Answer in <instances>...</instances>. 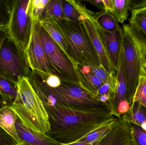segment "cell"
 Here are the masks:
<instances>
[{"instance_id":"cell-1","label":"cell","mask_w":146,"mask_h":145,"mask_svg":"<svg viewBox=\"0 0 146 145\" xmlns=\"http://www.w3.org/2000/svg\"><path fill=\"white\" fill-rule=\"evenodd\" d=\"M44 106L50 125L46 135L61 144L79 140L116 117L108 112L84 111L58 104Z\"/></svg>"},{"instance_id":"cell-2","label":"cell","mask_w":146,"mask_h":145,"mask_svg":"<svg viewBox=\"0 0 146 145\" xmlns=\"http://www.w3.org/2000/svg\"><path fill=\"white\" fill-rule=\"evenodd\" d=\"M27 78L44 106L58 104L84 111L111 112L107 104L99 101L79 84L61 79L59 86L50 87L44 81L40 72L35 70L32 71Z\"/></svg>"},{"instance_id":"cell-3","label":"cell","mask_w":146,"mask_h":145,"mask_svg":"<svg viewBox=\"0 0 146 145\" xmlns=\"http://www.w3.org/2000/svg\"><path fill=\"white\" fill-rule=\"evenodd\" d=\"M18 87L11 108L25 126L36 133L47 134L50 129L48 113L27 77L19 81Z\"/></svg>"},{"instance_id":"cell-4","label":"cell","mask_w":146,"mask_h":145,"mask_svg":"<svg viewBox=\"0 0 146 145\" xmlns=\"http://www.w3.org/2000/svg\"><path fill=\"white\" fill-rule=\"evenodd\" d=\"M62 32L74 65L90 63L100 65L98 55L83 23L54 20Z\"/></svg>"},{"instance_id":"cell-5","label":"cell","mask_w":146,"mask_h":145,"mask_svg":"<svg viewBox=\"0 0 146 145\" xmlns=\"http://www.w3.org/2000/svg\"><path fill=\"white\" fill-rule=\"evenodd\" d=\"M122 47L127 83V100L131 106L138 86L141 70L145 64V49L135 37L129 24H123Z\"/></svg>"},{"instance_id":"cell-6","label":"cell","mask_w":146,"mask_h":145,"mask_svg":"<svg viewBox=\"0 0 146 145\" xmlns=\"http://www.w3.org/2000/svg\"><path fill=\"white\" fill-rule=\"evenodd\" d=\"M26 51L20 47L9 36L0 47V75L18 84L31 72Z\"/></svg>"},{"instance_id":"cell-7","label":"cell","mask_w":146,"mask_h":145,"mask_svg":"<svg viewBox=\"0 0 146 145\" xmlns=\"http://www.w3.org/2000/svg\"><path fill=\"white\" fill-rule=\"evenodd\" d=\"M33 20L53 75L65 81L79 84L77 73L72 60L52 39L39 21Z\"/></svg>"},{"instance_id":"cell-8","label":"cell","mask_w":146,"mask_h":145,"mask_svg":"<svg viewBox=\"0 0 146 145\" xmlns=\"http://www.w3.org/2000/svg\"><path fill=\"white\" fill-rule=\"evenodd\" d=\"M32 0H16L8 27L9 36L26 51L33 27Z\"/></svg>"},{"instance_id":"cell-9","label":"cell","mask_w":146,"mask_h":145,"mask_svg":"<svg viewBox=\"0 0 146 145\" xmlns=\"http://www.w3.org/2000/svg\"><path fill=\"white\" fill-rule=\"evenodd\" d=\"M26 52L32 71L48 75L53 74L33 20L31 37Z\"/></svg>"},{"instance_id":"cell-10","label":"cell","mask_w":146,"mask_h":145,"mask_svg":"<svg viewBox=\"0 0 146 145\" xmlns=\"http://www.w3.org/2000/svg\"><path fill=\"white\" fill-rule=\"evenodd\" d=\"M83 24L98 57L100 65L110 75L116 74L115 69L108 56L104 41L100 34L93 18L86 19L83 21Z\"/></svg>"},{"instance_id":"cell-11","label":"cell","mask_w":146,"mask_h":145,"mask_svg":"<svg viewBox=\"0 0 146 145\" xmlns=\"http://www.w3.org/2000/svg\"><path fill=\"white\" fill-rule=\"evenodd\" d=\"M95 24L104 41L110 60L115 71L117 72L119 67L122 49V28L121 27L115 31L110 32L103 30L96 22Z\"/></svg>"},{"instance_id":"cell-12","label":"cell","mask_w":146,"mask_h":145,"mask_svg":"<svg viewBox=\"0 0 146 145\" xmlns=\"http://www.w3.org/2000/svg\"><path fill=\"white\" fill-rule=\"evenodd\" d=\"M97 145H134L128 122L123 115L117 117L109 133Z\"/></svg>"},{"instance_id":"cell-13","label":"cell","mask_w":146,"mask_h":145,"mask_svg":"<svg viewBox=\"0 0 146 145\" xmlns=\"http://www.w3.org/2000/svg\"><path fill=\"white\" fill-rule=\"evenodd\" d=\"M75 68L80 86L96 98L99 89L104 83L92 71L87 65L77 64Z\"/></svg>"},{"instance_id":"cell-14","label":"cell","mask_w":146,"mask_h":145,"mask_svg":"<svg viewBox=\"0 0 146 145\" xmlns=\"http://www.w3.org/2000/svg\"><path fill=\"white\" fill-rule=\"evenodd\" d=\"M16 131L22 141L31 145H61L46 134L36 133L25 126L19 118L15 123Z\"/></svg>"},{"instance_id":"cell-15","label":"cell","mask_w":146,"mask_h":145,"mask_svg":"<svg viewBox=\"0 0 146 145\" xmlns=\"http://www.w3.org/2000/svg\"><path fill=\"white\" fill-rule=\"evenodd\" d=\"M62 3L64 14L67 20L82 23L86 19L93 18L94 12L87 9L80 1L62 0Z\"/></svg>"},{"instance_id":"cell-16","label":"cell","mask_w":146,"mask_h":145,"mask_svg":"<svg viewBox=\"0 0 146 145\" xmlns=\"http://www.w3.org/2000/svg\"><path fill=\"white\" fill-rule=\"evenodd\" d=\"M127 83L123 63V51L122 49L120 63L116 74V86L113 107L111 110L112 115L117 117V109L121 102L127 100Z\"/></svg>"},{"instance_id":"cell-17","label":"cell","mask_w":146,"mask_h":145,"mask_svg":"<svg viewBox=\"0 0 146 145\" xmlns=\"http://www.w3.org/2000/svg\"><path fill=\"white\" fill-rule=\"evenodd\" d=\"M18 118L16 113L10 106L0 109V127L15 140L17 144H20L22 141L18 136L15 127Z\"/></svg>"},{"instance_id":"cell-18","label":"cell","mask_w":146,"mask_h":145,"mask_svg":"<svg viewBox=\"0 0 146 145\" xmlns=\"http://www.w3.org/2000/svg\"><path fill=\"white\" fill-rule=\"evenodd\" d=\"M39 22L52 39L60 46L61 49L71 60L68 54L67 46L64 36L56 24L54 20H44Z\"/></svg>"},{"instance_id":"cell-19","label":"cell","mask_w":146,"mask_h":145,"mask_svg":"<svg viewBox=\"0 0 146 145\" xmlns=\"http://www.w3.org/2000/svg\"><path fill=\"white\" fill-rule=\"evenodd\" d=\"M129 21L131 30L146 38V7L132 12Z\"/></svg>"},{"instance_id":"cell-20","label":"cell","mask_w":146,"mask_h":145,"mask_svg":"<svg viewBox=\"0 0 146 145\" xmlns=\"http://www.w3.org/2000/svg\"><path fill=\"white\" fill-rule=\"evenodd\" d=\"M93 19L98 26L106 31L113 32L121 28L113 14L105 11L94 13Z\"/></svg>"},{"instance_id":"cell-21","label":"cell","mask_w":146,"mask_h":145,"mask_svg":"<svg viewBox=\"0 0 146 145\" xmlns=\"http://www.w3.org/2000/svg\"><path fill=\"white\" fill-rule=\"evenodd\" d=\"M115 117L76 141L88 144L99 143L109 133L116 120Z\"/></svg>"},{"instance_id":"cell-22","label":"cell","mask_w":146,"mask_h":145,"mask_svg":"<svg viewBox=\"0 0 146 145\" xmlns=\"http://www.w3.org/2000/svg\"><path fill=\"white\" fill-rule=\"evenodd\" d=\"M122 115L128 121L141 127L146 122V108L139 103L133 101L128 111Z\"/></svg>"},{"instance_id":"cell-23","label":"cell","mask_w":146,"mask_h":145,"mask_svg":"<svg viewBox=\"0 0 146 145\" xmlns=\"http://www.w3.org/2000/svg\"><path fill=\"white\" fill-rule=\"evenodd\" d=\"M18 84L0 75V94L8 105L11 106L17 97Z\"/></svg>"},{"instance_id":"cell-24","label":"cell","mask_w":146,"mask_h":145,"mask_svg":"<svg viewBox=\"0 0 146 145\" xmlns=\"http://www.w3.org/2000/svg\"><path fill=\"white\" fill-rule=\"evenodd\" d=\"M46 19L66 20L63 11L62 0H49L39 21Z\"/></svg>"},{"instance_id":"cell-25","label":"cell","mask_w":146,"mask_h":145,"mask_svg":"<svg viewBox=\"0 0 146 145\" xmlns=\"http://www.w3.org/2000/svg\"><path fill=\"white\" fill-rule=\"evenodd\" d=\"M89 66L92 71L104 83H108L111 87L115 91L116 86V74L110 75L106 72L101 65H98L90 63H85Z\"/></svg>"},{"instance_id":"cell-26","label":"cell","mask_w":146,"mask_h":145,"mask_svg":"<svg viewBox=\"0 0 146 145\" xmlns=\"http://www.w3.org/2000/svg\"><path fill=\"white\" fill-rule=\"evenodd\" d=\"M16 0H0V27L7 28Z\"/></svg>"},{"instance_id":"cell-27","label":"cell","mask_w":146,"mask_h":145,"mask_svg":"<svg viewBox=\"0 0 146 145\" xmlns=\"http://www.w3.org/2000/svg\"><path fill=\"white\" fill-rule=\"evenodd\" d=\"M113 16L118 23L123 24L128 18L129 0H113Z\"/></svg>"},{"instance_id":"cell-28","label":"cell","mask_w":146,"mask_h":145,"mask_svg":"<svg viewBox=\"0 0 146 145\" xmlns=\"http://www.w3.org/2000/svg\"><path fill=\"white\" fill-rule=\"evenodd\" d=\"M137 102L146 108V67H142L133 102Z\"/></svg>"},{"instance_id":"cell-29","label":"cell","mask_w":146,"mask_h":145,"mask_svg":"<svg viewBox=\"0 0 146 145\" xmlns=\"http://www.w3.org/2000/svg\"><path fill=\"white\" fill-rule=\"evenodd\" d=\"M134 145H146V131L140 126L128 122Z\"/></svg>"},{"instance_id":"cell-30","label":"cell","mask_w":146,"mask_h":145,"mask_svg":"<svg viewBox=\"0 0 146 145\" xmlns=\"http://www.w3.org/2000/svg\"><path fill=\"white\" fill-rule=\"evenodd\" d=\"M49 1V0H32V12L33 20L38 21L41 20Z\"/></svg>"},{"instance_id":"cell-31","label":"cell","mask_w":146,"mask_h":145,"mask_svg":"<svg viewBox=\"0 0 146 145\" xmlns=\"http://www.w3.org/2000/svg\"><path fill=\"white\" fill-rule=\"evenodd\" d=\"M17 145V142L0 127V145Z\"/></svg>"},{"instance_id":"cell-32","label":"cell","mask_w":146,"mask_h":145,"mask_svg":"<svg viewBox=\"0 0 146 145\" xmlns=\"http://www.w3.org/2000/svg\"><path fill=\"white\" fill-rule=\"evenodd\" d=\"M146 7V0H129V11L132 12Z\"/></svg>"},{"instance_id":"cell-33","label":"cell","mask_w":146,"mask_h":145,"mask_svg":"<svg viewBox=\"0 0 146 145\" xmlns=\"http://www.w3.org/2000/svg\"><path fill=\"white\" fill-rule=\"evenodd\" d=\"M8 36H9V35L8 32L7 28L0 27V47L3 41ZM7 106H8L7 104L4 101L3 98L0 94V109Z\"/></svg>"},{"instance_id":"cell-34","label":"cell","mask_w":146,"mask_h":145,"mask_svg":"<svg viewBox=\"0 0 146 145\" xmlns=\"http://www.w3.org/2000/svg\"><path fill=\"white\" fill-rule=\"evenodd\" d=\"M104 5V11L112 14L114 11V4L113 0H103Z\"/></svg>"},{"instance_id":"cell-35","label":"cell","mask_w":146,"mask_h":145,"mask_svg":"<svg viewBox=\"0 0 146 145\" xmlns=\"http://www.w3.org/2000/svg\"><path fill=\"white\" fill-rule=\"evenodd\" d=\"M86 1L96 6L100 10V11H104V5L103 0H92V1Z\"/></svg>"},{"instance_id":"cell-36","label":"cell","mask_w":146,"mask_h":145,"mask_svg":"<svg viewBox=\"0 0 146 145\" xmlns=\"http://www.w3.org/2000/svg\"><path fill=\"white\" fill-rule=\"evenodd\" d=\"M99 143H93L91 144H88L85 142H79L76 141L71 144H61V145H97Z\"/></svg>"},{"instance_id":"cell-37","label":"cell","mask_w":146,"mask_h":145,"mask_svg":"<svg viewBox=\"0 0 146 145\" xmlns=\"http://www.w3.org/2000/svg\"><path fill=\"white\" fill-rule=\"evenodd\" d=\"M17 145H31L29 144H27V143H26V142H24L22 141V142L20 144H17Z\"/></svg>"},{"instance_id":"cell-38","label":"cell","mask_w":146,"mask_h":145,"mask_svg":"<svg viewBox=\"0 0 146 145\" xmlns=\"http://www.w3.org/2000/svg\"><path fill=\"white\" fill-rule=\"evenodd\" d=\"M141 127L143 129H144V130H145L146 131V122L144 123L143 124H142V125L141 126Z\"/></svg>"},{"instance_id":"cell-39","label":"cell","mask_w":146,"mask_h":145,"mask_svg":"<svg viewBox=\"0 0 146 145\" xmlns=\"http://www.w3.org/2000/svg\"><path fill=\"white\" fill-rule=\"evenodd\" d=\"M145 66L146 67V54H145Z\"/></svg>"}]
</instances>
